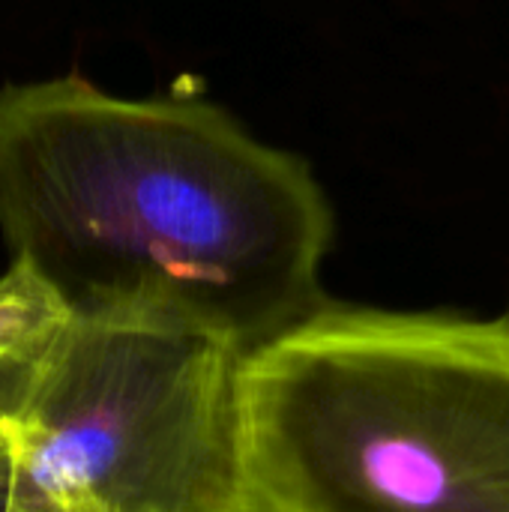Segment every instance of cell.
I'll return each instance as SVG.
<instances>
[{
  "label": "cell",
  "instance_id": "obj_1",
  "mask_svg": "<svg viewBox=\"0 0 509 512\" xmlns=\"http://www.w3.org/2000/svg\"><path fill=\"white\" fill-rule=\"evenodd\" d=\"M0 234L66 315L243 357L327 303L315 171L201 96L126 99L78 75L3 87Z\"/></svg>",
  "mask_w": 509,
  "mask_h": 512
},
{
  "label": "cell",
  "instance_id": "obj_2",
  "mask_svg": "<svg viewBox=\"0 0 509 512\" xmlns=\"http://www.w3.org/2000/svg\"><path fill=\"white\" fill-rule=\"evenodd\" d=\"M243 512H509V321L324 303L240 369Z\"/></svg>",
  "mask_w": 509,
  "mask_h": 512
},
{
  "label": "cell",
  "instance_id": "obj_3",
  "mask_svg": "<svg viewBox=\"0 0 509 512\" xmlns=\"http://www.w3.org/2000/svg\"><path fill=\"white\" fill-rule=\"evenodd\" d=\"M0 423L6 512H243V354L66 315L30 276Z\"/></svg>",
  "mask_w": 509,
  "mask_h": 512
},
{
  "label": "cell",
  "instance_id": "obj_4",
  "mask_svg": "<svg viewBox=\"0 0 509 512\" xmlns=\"http://www.w3.org/2000/svg\"><path fill=\"white\" fill-rule=\"evenodd\" d=\"M21 294L24 282L21 276L9 267L0 276V423L9 408L15 381H18V351H15V324H18V309H21Z\"/></svg>",
  "mask_w": 509,
  "mask_h": 512
},
{
  "label": "cell",
  "instance_id": "obj_5",
  "mask_svg": "<svg viewBox=\"0 0 509 512\" xmlns=\"http://www.w3.org/2000/svg\"><path fill=\"white\" fill-rule=\"evenodd\" d=\"M9 450H6V441L0 435V512H6L9 504Z\"/></svg>",
  "mask_w": 509,
  "mask_h": 512
},
{
  "label": "cell",
  "instance_id": "obj_6",
  "mask_svg": "<svg viewBox=\"0 0 509 512\" xmlns=\"http://www.w3.org/2000/svg\"><path fill=\"white\" fill-rule=\"evenodd\" d=\"M504 318H507V321H509V309H507V315H504Z\"/></svg>",
  "mask_w": 509,
  "mask_h": 512
}]
</instances>
